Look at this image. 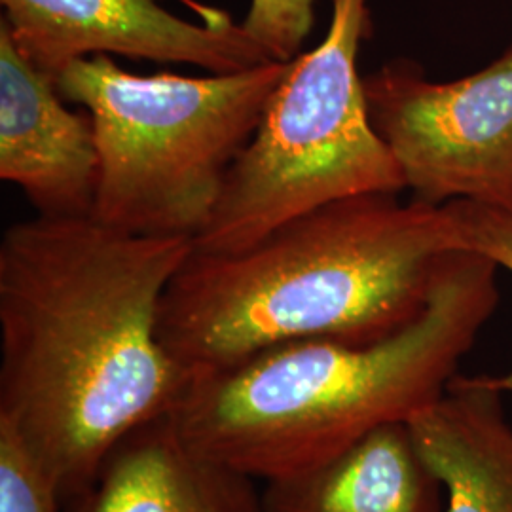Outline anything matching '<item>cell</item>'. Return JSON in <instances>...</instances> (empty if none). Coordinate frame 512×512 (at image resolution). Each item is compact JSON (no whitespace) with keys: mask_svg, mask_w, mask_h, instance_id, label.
<instances>
[{"mask_svg":"<svg viewBox=\"0 0 512 512\" xmlns=\"http://www.w3.org/2000/svg\"><path fill=\"white\" fill-rule=\"evenodd\" d=\"M184 236H133L93 217L12 224L0 241V421L65 503L110 448L171 416L194 374L158 334Z\"/></svg>","mask_w":512,"mask_h":512,"instance_id":"1","label":"cell"},{"mask_svg":"<svg viewBox=\"0 0 512 512\" xmlns=\"http://www.w3.org/2000/svg\"><path fill=\"white\" fill-rule=\"evenodd\" d=\"M454 251L446 203L334 200L238 253L192 251L162 298L160 342L194 378L296 340L380 342L420 317Z\"/></svg>","mask_w":512,"mask_h":512,"instance_id":"2","label":"cell"},{"mask_svg":"<svg viewBox=\"0 0 512 512\" xmlns=\"http://www.w3.org/2000/svg\"><path fill=\"white\" fill-rule=\"evenodd\" d=\"M497 268L454 251L408 327L372 344L311 338L264 349L196 376L171 418L196 450L253 478L334 458L439 399L499 304Z\"/></svg>","mask_w":512,"mask_h":512,"instance_id":"3","label":"cell"},{"mask_svg":"<svg viewBox=\"0 0 512 512\" xmlns=\"http://www.w3.org/2000/svg\"><path fill=\"white\" fill-rule=\"evenodd\" d=\"M287 67L184 76L129 73L109 55L74 61L57 90L92 116L93 219L133 236L196 238Z\"/></svg>","mask_w":512,"mask_h":512,"instance_id":"4","label":"cell"},{"mask_svg":"<svg viewBox=\"0 0 512 512\" xmlns=\"http://www.w3.org/2000/svg\"><path fill=\"white\" fill-rule=\"evenodd\" d=\"M323 40L289 61L253 139L232 165L219 205L194 238L198 253H238L319 205L399 194L403 171L370 122L361 44L372 35L366 0H330Z\"/></svg>","mask_w":512,"mask_h":512,"instance_id":"5","label":"cell"},{"mask_svg":"<svg viewBox=\"0 0 512 512\" xmlns=\"http://www.w3.org/2000/svg\"><path fill=\"white\" fill-rule=\"evenodd\" d=\"M370 122L421 202L512 209V44L488 67L431 82L395 59L365 78Z\"/></svg>","mask_w":512,"mask_h":512,"instance_id":"6","label":"cell"},{"mask_svg":"<svg viewBox=\"0 0 512 512\" xmlns=\"http://www.w3.org/2000/svg\"><path fill=\"white\" fill-rule=\"evenodd\" d=\"M12 38L57 84L74 61L122 55L238 73L272 61L241 23H192L156 0H0Z\"/></svg>","mask_w":512,"mask_h":512,"instance_id":"7","label":"cell"},{"mask_svg":"<svg viewBox=\"0 0 512 512\" xmlns=\"http://www.w3.org/2000/svg\"><path fill=\"white\" fill-rule=\"evenodd\" d=\"M99 156L92 116L74 112L0 21V179L40 217H93Z\"/></svg>","mask_w":512,"mask_h":512,"instance_id":"8","label":"cell"},{"mask_svg":"<svg viewBox=\"0 0 512 512\" xmlns=\"http://www.w3.org/2000/svg\"><path fill=\"white\" fill-rule=\"evenodd\" d=\"M255 480L196 450L164 416L116 442L65 512H266Z\"/></svg>","mask_w":512,"mask_h":512,"instance_id":"9","label":"cell"},{"mask_svg":"<svg viewBox=\"0 0 512 512\" xmlns=\"http://www.w3.org/2000/svg\"><path fill=\"white\" fill-rule=\"evenodd\" d=\"M406 423L444 512H512V423L492 376L458 374Z\"/></svg>","mask_w":512,"mask_h":512,"instance_id":"10","label":"cell"},{"mask_svg":"<svg viewBox=\"0 0 512 512\" xmlns=\"http://www.w3.org/2000/svg\"><path fill=\"white\" fill-rule=\"evenodd\" d=\"M266 512H444L442 486L408 423H389L334 458L266 480Z\"/></svg>","mask_w":512,"mask_h":512,"instance_id":"11","label":"cell"},{"mask_svg":"<svg viewBox=\"0 0 512 512\" xmlns=\"http://www.w3.org/2000/svg\"><path fill=\"white\" fill-rule=\"evenodd\" d=\"M61 503L54 480L0 421V512H59Z\"/></svg>","mask_w":512,"mask_h":512,"instance_id":"12","label":"cell"},{"mask_svg":"<svg viewBox=\"0 0 512 512\" xmlns=\"http://www.w3.org/2000/svg\"><path fill=\"white\" fill-rule=\"evenodd\" d=\"M315 25V0H251L243 31L272 61H293Z\"/></svg>","mask_w":512,"mask_h":512,"instance_id":"13","label":"cell"},{"mask_svg":"<svg viewBox=\"0 0 512 512\" xmlns=\"http://www.w3.org/2000/svg\"><path fill=\"white\" fill-rule=\"evenodd\" d=\"M446 207L458 226L461 251L486 256L512 272V209L473 200H454ZM492 380L503 393H512V370Z\"/></svg>","mask_w":512,"mask_h":512,"instance_id":"14","label":"cell"},{"mask_svg":"<svg viewBox=\"0 0 512 512\" xmlns=\"http://www.w3.org/2000/svg\"><path fill=\"white\" fill-rule=\"evenodd\" d=\"M179 2H183L184 6H188L198 18H202L203 23L226 25V23L232 21V18L224 10L213 8V6H205V4L198 2V0H179Z\"/></svg>","mask_w":512,"mask_h":512,"instance_id":"15","label":"cell"}]
</instances>
